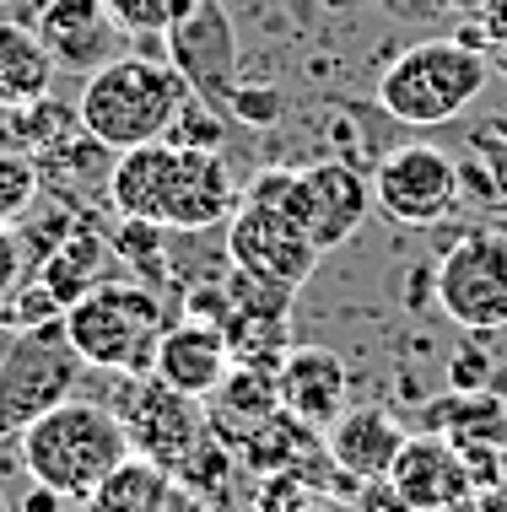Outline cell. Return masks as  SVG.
I'll return each instance as SVG.
<instances>
[{"label": "cell", "instance_id": "5", "mask_svg": "<svg viewBox=\"0 0 507 512\" xmlns=\"http://www.w3.org/2000/svg\"><path fill=\"white\" fill-rule=\"evenodd\" d=\"M173 324L168 302L146 281H98L87 297L65 308V335L81 351V362L114 372V378H141L157 362V340Z\"/></svg>", "mask_w": 507, "mask_h": 512}, {"label": "cell", "instance_id": "9", "mask_svg": "<svg viewBox=\"0 0 507 512\" xmlns=\"http://www.w3.org/2000/svg\"><path fill=\"white\" fill-rule=\"evenodd\" d=\"M222 248H227V265L265 275V281H281L292 292H303V281L324 259V248L303 232V221L286 211L276 195H259V189H243Z\"/></svg>", "mask_w": 507, "mask_h": 512}, {"label": "cell", "instance_id": "22", "mask_svg": "<svg viewBox=\"0 0 507 512\" xmlns=\"http://www.w3.org/2000/svg\"><path fill=\"white\" fill-rule=\"evenodd\" d=\"M432 432L454 437V442H507V410L497 394L486 389H464V399H443V405H432Z\"/></svg>", "mask_w": 507, "mask_h": 512}, {"label": "cell", "instance_id": "27", "mask_svg": "<svg viewBox=\"0 0 507 512\" xmlns=\"http://www.w3.org/2000/svg\"><path fill=\"white\" fill-rule=\"evenodd\" d=\"M227 114L243 119V124H254V130H265V124L281 119V92H276V87H249V81H238V87H232V98H227Z\"/></svg>", "mask_w": 507, "mask_h": 512}, {"label": "cell", "instance_id": "7", "mask_svg": "<svg viewBox=\"0 0 507 512\" xmlns=\"http://www.w3.org/2000/svg\"><path fill=\"white\" fill-rule=\"evenodd\" d=\"M249 189L259 195H276L286 211L303 221V232L330 254V248L351 243L362 232V221L373 216V178L362 168L340 157H324V162H308V168H265Z\"/></svg>", "mask_w": 507, "mask_h": 512}, {"label": "cell", "instance_id": "20", "mask_svg": "<svg viewBox=\"0 0 507 512\" xmlns=\"http://www.w3.org/2000/svg\"><path fill=\"white\" fill-rule=\"evenodd\" d=\"M114 254V243L98 238V232H87V227H71L60 238V248L38 265V286L60 302V308H71L76 297H87L92 286L103 281V259Z\"/></svg>", "mask_w": 507, "mask_h": 512}, {"label": "cell", "instance_id": "30", "mask_svg": "<svg viewBox=\"0 0 507 512\" xmlns=\"http://www.w3.org/2000/svg\"><path fill=\"white\" fill-rule=\"evenodd\" d=\"M178 512H222L216 502H205V496H189L184 486H178Z\"/></svg>", "mask_w": 507, "mask_h": 512}, {"label": "cell", "instance_id": "12", "mask_svg": "<svg viewBox=\"0 0 507 512\" xmlns=\"http://www.w3.org/2000/svg\"><path fill=\"white\" fill-rule=\"evenodd\" d=\"M168 60L184 71V81L205 103L227 114V98L238 87V33H232L222 0H200L184 22L168 33Z\"/></svg>", "mask_w": 507, "mask_h": 512}, {"label": "cell", "instance_id": "19", "mask_svg": "<svg viewBox=\"0 0 507 512\" xmlns=\"http://www.w3.org/2000/svg\"><path fill=\"white\" fill-rule=\"evenodd\" d=\"M54 71L60 65H54L49 44L38 38V27L17 22V17H0V114L49 98Z\"/></svg>", "mask_w": 507, "mask_h": 512}, {"label": "cell", "instance_id": "34", "mask_svg": "<svg viewBox=\"0 0 507 512\" xmlns=\"http://www.w3.org/2000/svg\"><path fill=\"white\" fill-rule=\"evenodd\" d=\"M0 512H11V507H6V496H0Z\"/></svg>", "mask_w": 507, "mask_h": 512}, {"label": "cell", "instance_id": "14", "mask_svg": "<svg viewBox=\"0 0 507 512\" xmlns=\"http://www.w3.org/2000/svg\"><path fill=\"white\" fill-rule=\"evenodd\" d=\"M389 486L421 512H448L459 502H475V480H470V469H464L459 442L432 432V426L416 437H405L400 459L389 469Z\"/></svg>", "mask_w": 507, "mask_h": 512}, {"label": "cell", "instance_id": "6", "mask_svg": "<svg viewBox=\"0 0 507 512\" xmlns=\"http://www.w3.org/2000/svg\"><path fill=\"white\" fill-rule=\"evenodd\" d=\"M81 372H87V362L65 335V313L22 324L11 335L6 362H0V442L22 437L44 410L71 399Z\"/></svg>", "mask_w": 507, "mask_h": 512}, {"label": "cell", "instance_id": "4", "mask_svg": "<svg viewBox=\"0 0 507 512\" xmlns=\"http://www.w3.org/2000/svg\"><path fill=\"white\" fill-rule=\"evenodd\" d=\"M491 81V60L459 38H427L394 54L378 71V108L383 119L410 124V130H437V124L464 119L481 103Z\"/></svg>", "mask_w": 507, "mask_h": 512}, {"label": "cell", "instance_id": "8", "mask_svg": "<svg viewBox=\"0 0 507 512\" xmlns=\"http://www.w3.org/2000/svg\"><path fill=\"white\" fill-rule=\"evenodd\" d=\"M432 297L464 335L507 329V227H470L432 270Z\"/></svg>", "mask_w": 507, "mask_h": 512}, {"label": "cell", "instance_id": "17", "mask_svg": "<svg viewBox=\"0 0 507 512\" xmlns=\"http://www.w3.org/2000/svg\"><path fill=\"white\" fill-rule=\"evenodd\" d=\"M276 389H281V410L292 421L324 432L346 410L351 372L330 345H286V356L276 362Z\"/></svg>", "mask_w": 507, "mask_h": 512}, {"label": "cell", "instance_id": "33", "mask_svg": "<svg viewBox=\"0 0 507 512\" xmlns=\"http://www.w3.org/2000/svg\"><path fill=\"white\" fill-rule=\"evenodd\" d=\"M292 512H340V507H324V502H308V507H292Z\"/></svg>", "mask_w": 507, "mask_h": 512}, {"label": "cell", "instance_id": "24", "mask_svg": "<svg viewBox=\"0 0 507 512\" xmlns=\"http://www.w3.org/2000/svg\"><path fill=\"white\" fill-rule=\"evenodd\" d=\"M108 243H114V259L135 265V275H146V281H168V227L119 216V227H114Z\"/></svg>", "mask_w": 507, "mask_h": 512}, {"label": "cell", "instance_id": "3", "mask_svg": "<svg viewBox=\"0 0 507 512\" xmlns=\"http://www.w3.org/2000/svg\"><path fill=\"white\" fill-rule=\"evenodd\" d=\"M189 92L195 87L184 81V71H178L168 54L125 49L108 65H98L87 76V87H81V98H76L81 135H92L108 151L162 141Z\"/></svg>", "mask_w": 507, "mask_h": 512}, {"label": "cell", "instance_id": "25", "mask_svg": "<svg viewBox=\"0 0 507 512\" xmlns=\"http://www.w3.org/2000/svg\"><path fill=\"white\" fill-rule=\"evenodd\" d=\"M162 141H173V146H195V151H222L227 146V114L216 103H205L200 92H189L184 108L173 114L168 124V135Z\"/></svg>", "mask_w": 507, "mask_h": 512}, {"label": "cell", "instance_id": "10", "mask_svg": "<svg viewBox=\"0 0 507 512\" xmlns=\"http://www.w3.org/2000/svg\"><path fill=\"white\" fill-rule=\"evenodd\" d=\"M373 200L378 211L400 227H437L448 211L459 205L464 184H459V157L432 141H405L389 146L373 162Z\"/></svg>", "mask_w": 507, "mask_h": 512}, {"label": "cell", "instance_id": "23", "mask_svg": "<svg viewBox=\"0 0 507 512\" xmlns=\"http://www.w3.org/2000/svg\"><path fill=\"white\" fill-rule=\"evenodd\" d=\"M38 195H44L38 157L22 146H0V227H22L38 211Z\"/></svg>", "mask_w": 507, "mask_h": 512}, {"label": "cell", "instance_id": "16", "mask_svg": "<svg viewBox=\"0 0 507 512\" xmlns=\"http://www.w3.org/2000/svg\"><path fill=\"white\" fill-rule=\"evenodd\" d=\"M405 437L410 432L400 426V415L389 405H346L330 426H324V453H330V464L346 480L367 486V480H389Z\"/></svg>", "mask_w": 507, "mask_h": 512}, {"label": "cell", "instance_id": "28", "mask_svg": "<svg viewBox=\"0 0 507 512\" xmlns=\"http://www.w3.org/2000/svg\"><path fill=\"white\" fill-rule=\"evenodd\" d=\"M486 367H491L486 351H459V356H454V389H459V394H464V389H481V383H486Z\"/></svg>", "mask_w": 507, "mask_h": 512}, {"label": "cell", "instance_id": "35", "mask_svg": "<svg viewBox=\"0 0 507 512\" xmlns=\"http://www.w3.org/2000/svg\"><path fill=\"white\" fill-rule=\"evenodd\" d=\"M502 135H507V119H502Z\"/></svg>", "mask_w": 507, "mask_h": 512}, {"label": "cell", "instance_id": "32", "mask_svg": "<svg viewBox=\"0 0 507 512\" xmlns=\"http://www.w3.org/2000/svg\"><path fill=\"white\" fill-rule=\"evenodd\" d=\"M497 71H502V81H507V38L497 44Z\"/></svg>", "mask_w": 507, "mask_h": 512}, {"label": "cell", "instance_id": "15", "mask_svg": "<svg viewBox=\"0 0 507 512\" xmlns=\"http://www.w3.org/2000/svg\"><path fill=\"white\" fill-rule=\"evenodd\" d=\"M232 367H238V356H232L227 329L211 324V318H195V313L173 318L162 329L157 362H152V372L162 383H173L178 394H195V399H211L227 383Z\"/></svg>", "mask_w": 507, "mask_h": 512}, {"label": "cell", "instance_id": "11", "mask_svg": "<svg viewBox=\"0 0 507 512\" xmlns=\"http://www.w3.org/2000/svg\"><path fill=\"white\" fill-rule=\"evenodd\" d=\"M125 394H119V415L130 426V442L141 459L162 464L173 475L189 453L211 437V421H205V399L178 394L173 383H162L157 372H141V378H119Z\"/></svg>", "mask_w": 507, "mask_h": 512}, {"label": "cell", "instance_id": "18", "mask_svg": "<svg viewBox=\"0 0 507 512\" xmlns=\"http://www.w3.org/2000/svg\"><path fill=\"white\" fill-rule=\"evenodd\" d=\"M281 415V389H276V367L270 362H238L227 372V383L205 399V421L211 432L227 442L232 453L243 448L254 432H265Z\"/></svg>", "mask_w": 507, "mask_h": 512}, {"label": "cell", "instance_id": "1", "mask_svg": "<svg viewBox=\"0 0 507 512\" xmlns=\"http://www.w3.org/2000/svg\"><path fill=\"white\" fill-rule=\"evenodd\" d=\"M243 189L232 184L222 151H195L173 141H146L114 151L108 168V205L114 216L157 221L168 232H211L227 227Z\"/></svg>", "mask_w": 507, "mask_h": 512}, {"label": "cell", "instance_id": "13", "mask_svg": "<svg viewBox=\"0 0 507 512\" xmlns=\"http://www.w3.org/2000/svg\"><path fill=\"white\" fill-rule=\"evenodd\" d=\"M33 27L49 44L54 65H60V71H81V76H92L98 65L114 60V54H125L119 38H130L125 27L114 22L108 0H44V6L33 11Z\"/></svg>", "mask_w": 507, "mask_h": 512}, {"label": "cell", "instance_id": "31", "mask_svg": "<svg viewBox=\"0 0 507 512\" xmlns=\"http://www.w3.org/2000/svg\"><path fill=\"white\" fill-rule=\"evenodd\" d=\"M22 324H0V362H6V351H11V335H17Z\"/></svg>", "mask_w": 507, "mask_h": 512}, {"label": "cell", "instance_id": "21", "mask_svg": "<svg viewBox=\"0 0 507 512\" xmlns=\"http://www.w3.org/2000/svg\"><path fill=\"white\" fill-rule=\"evenodd\" d=\"M87 512H178V480L135 453L87 496Z\"/></svg>", "mask_w": 507, "mask_h": 512}, {"label": "cell", "instance_id": "29", "mask_svg": "<svg viewBox=\"0 0 507 512\" xmlns=\"http://www.w3.org/2000/svg\"><path fill=\"white\" fill-rule=\"evenodd\" d=\"M65 507H71V502H65V496H60V491H49V486H38V480H33V491H27V496H22V512H65Z\"/></svg>", "mask_w": 507, "mask_h": 512}, {"label": "cell", "instance_id": "36", "mask_svg": "<svg viewBox=\"0 0 507 512\" xmlns=\"http://www.w3.org/2000/svg\"><path fill=\"white\" fill-rule=\"evenodd\" d=\"M502 205H507V189H502Z\"/></svg>", "mask_w": 507, "mask_h": 512}, {"label": "cell", "instance_id": "2", "mask_svg": "<svg viewBox=\"0 0 507 512\" xmlns=\"http://www.w3.org/2000/svg\"><path fill=\"white\" fill-rule=\"evenodd\" d=\"M17 448H22L27 480H38V486L60 491L65 502H81V507L119 464L135 459L125 415L103 405V399H81V394L38 415L17 437Z\"/></svg>", "mask_w": 507, "mask_h": 512}, {"label": "cell", "instance_id": "26", "mask_svg": "<svg viewBox=\"0 0 507 512\" xmlns=\"http://www.w3.org/2000/svg\"><path fill=\"white\" fill-rule=\"evenodd\" d=\"M195 6L200 0H108L114 22L125 27L130 38H168Z\"/></svg>", "mask_w": 507, "mask_h": 512}]
</instances>
